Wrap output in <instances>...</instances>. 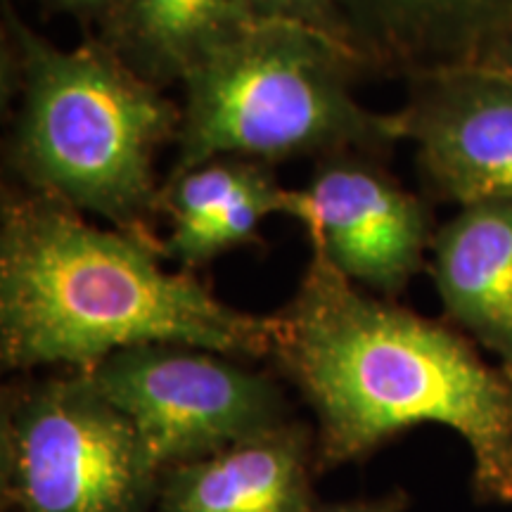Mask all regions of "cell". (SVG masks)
Here are the masks:
<instances>
[{"mask_svg":"<svg viewBox=\"0 0 512 512\" xmlns=\"http://www.w3.org/2000/svg\"><path fill=\"white\" fill-rule=\"evenodd\" d=\"M268 358L313 411L318 472L434 422L470 446L477 501L512 503V375L448 320L363 290L311 249Z\"/></svg>","mask_w":512,"mask_h":512,"instance_id":"cell-1","label":"cell"},{"mask_svg":"<svg viewBox=\"0 0 512 512\" xmlns=\"http://www.w3.org/2000/svg\"><path fill=\"white\" fill-rule=\"evenodd\" d=\"M162 247L38 192L3 190L0 363L8 373L91 370L121 349L185 344L256 361L273 316L223 302L195 273L166 271Z\"/></svg>","mask_w":512,"mask_h":512,"instance_id":"cell-2","label":"cell"},{"mask_svg":"<svg viewBox=\"0 0 512 512\" xmlns=\"http://www.w3.org/2000/svg\"><path fill=\"white\" fill-rule=\"evenodd\" d=\"M3 69L19 95L5 162L19 188L164 245L155 162L181 128V107L95 34L64 50L5 3Z\"/></svg>","mask_w":512,"mask_h":512,"instance_id":"cell-3","label":"cell"},{"mask_svg":"<svg viewBox=\"0 0 512 512\" xmlns=\"http://www.w3.org/2000/svg\"><path fill=\"white\" fill-rule=\"evenodd\" d=\"M361 74L363 62L320 31L259 19L183 79L169 176L219 157L271 166L337 152L387 159L403 140L399 119L356 98Z\"/></svg>","mask_w":512,"mask_h":512,"instance_id":"cell-4","label":"cell"},{"mask_svg":"<svg viewBox=\"0 0 512 512\" xmlns=\"http://www.w3.org/2000/svg\"><path fill=\"white\" fill-rule=\"evenodd\" d=\"M157 472L86 370L19 375L0 401L3 512H152Z\"/></svg>","mask_w":512,"mask_h":512,"instance_id":"cell-5","label":"cell"},{"mask_svg":"<svg viewBox=\"0 0 512 512\" xmlns=\"http://www.w3.org/2000/svg\"><path fill=\"white\" fill-rule=\"evenodd\" d=\"M185 344L121 349L86 370L136 427L157 477L294 420L275 375Z\"/></svg>","mask_w":512,"mask_h":512,"instance_id":"cell-6","label":"cell"},{"mask_svg":"<svg viewBox=\"0 0 512 512\" xmlns=\"http://www.w3.org/2000/svg\"><path fill=\"white\" fill-rule=\"evenodd\" d=\"M283 214L344 278L387 299L425 271L439 228L434 204L366 152L316 159L304 188L285 190Z\"/></svg>","mask_w":512,"mask_h":512,"instance_id":"cell-7","label":"cell"},{"mask_svg":"<svg viewBox=\"0 0 512 512\" xmlns=\"http://www.w3.org/2000/svg\"><path fill=\"white\" fill-rule=\"evenodd\" d=\"M396 112L432 204L512 197V74L463 64L406 79Z\"/></svg>","mask_w":512,"mask_h":512,"instance_id":"cell-8","label":"cell"},{"mask_svg":"<svg viewBox=\"0 0 512 512\" xmlns=\"http://www.w3.org/2000/svg\"><path fill=\"white\" fill-rule=\"evenodd\" d=\"M368 72L411 76L484 64L512 24V0H337Z\"/></svg>","mask_w":512,"mask_h":512,"instance_id":"cell-9","label":"cell"},{"mask_svg":"<svg viewBox=\"0 0 512 512\" xmlns=\"http://www.w3.org/2000/svg\"><path fill=\"white\" fill-rule=\"evenodd\" d=\"M316 432L290 420L159 475L152 512H304L318 503Z\"/></svg>","mask_w":512,"mask_h":512,"instance_id":"cell-10","label":"cell"},{"mask_svg":"<svg viewBox=\"0 0 512 512\" xmlns=\"http://www.w3.org/2000/svg\"><path fill=\"white\" fill-rule=\"evenodd\" d=\"M427 271L444 320L512 375V197L458 207L434 233Z\"/></svg>","mask_w":512,"mask_h":512,"instance_id":"cell-11","label":"cell"},{"mask_svg":"<svg viewBox=\"0 0 512 512\" xmlns=\"http://www.w3.org/2000/svg\"><path fill=\"white\" fill-rule=\"evenodd\" d=\"M285 190L271 164L242 157H219L166 176L159 202L169 219L164 259L197 273L233 249L256 245L266 216L283 214Z\"/></svg>","mask_w":512,"mask_h":512,"instance_id":"cell-12","label":"cell"},{"mask_svg":"<svg viewBox=\"0 0 512 512\" xmlns=\"http://www.w3.org/2000/svg\"><path fill=\"white\" fill-rule=\"evenodd\" d=\"M259 19L254 0H121L95 36L166 91Z\"/></svg>","mask_w":512,"mask_h":512,"instance_id":"cell-13","label":"cell"},{"mask_svg":"<svg viewBox=\"0 0 512 512\" xmlns=\"http://www.w3.org/2000/svg\"><path fill=\"white\" fill-rule=\"evenodd\" d=\"M254 3L261 19H287V22L304 24L354 53L337 0H254Z\"/></svg>","mask_w":512,"mask_h":512,"instance_id":"cell-14","label":"cell"},{"mask_svg":"<svg viewBox=\"0 0 512 512\" xmlns=\"http://www.w3.org/2000/svg\"><path fill=\"white\" fill-rule=\"evenodd\" d=\"M411 505V496L403 489L387 491L382 496L373 498H354V501L342 503H313L304 512H406Z\"/></svg>","mask_w":512,"mask_h":512,"instance_id":"cell-15","label":"cell"},{"mask_svg":"<svg viewBox=\"0 0 512 512\" xmlns=\"http://www.w3.org/2000/svg\"><path fill=\"white\" fill-rule=\"evenodd\" d=\"M43 8L53 12H64V15H76L81 19H93L95 24L102 17H107L117 8L121 0H36Z\"/></svg>","mask_w":512,"mask_h":512,"instance_id":"cell-16","label":"cell"},{"mask_svg":"<svg viewBox=\"0 0 512 512\" xmlns=\"http://www.w3.org/2000/svg\"><path fill=\"white\" fill-rule=\"evenodd\" d=\"M484 64H491V67H498V69H503V72L512 74V24H510V29L505 31V36L501 38V41H498L494 53H491V57Z\"/></svg>","mask_w":512,"mask_h":512,"instance_id":"cell-17","label":"cell"}]
</instances>
